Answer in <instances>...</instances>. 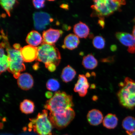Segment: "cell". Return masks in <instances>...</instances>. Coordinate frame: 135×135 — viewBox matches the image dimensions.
<instances>
[{
    "mask_svg": "<svg viewBox=\"0 0 135 135\" xmlns=\"http://www.w3.org/2000/svg\"><path fill=\"white\" fill-rule=\"evenodd\" d=\"M1 37L3 40L1 45L6 48L9 61L8 70L16 79H18L21 75L20 73L24 71L25 67L21 52V50L12 48L8 42L7 37L5 35L3 30L1 31Z\"/></svg>",
    "mask_w": 135,
    "mask_h": 135,
    "instance_id": "cell-1",
    "label": "cell"
},
{
    "mask_svg": "<svg viewBox=\"0 0 135 135\" xmlns=\"http://www.w3.org/2000/svg\"><path fill=\"white\" fill-rule=\"evenodd\" d=\"M38 55L37 60L43 62L50 71H55L59 65L61 57L58 49L54 45L42 43L38 47Z\"/></svg>",
    "mask_w": 135,
    "mask_h": 135,
    "instance_id": "cell-2",
    "label": "cell"
},
{
    "mask_svg": "<svg viewBox=\"0 0 135 135\" xmlns=\"http://www.w3.org/2000/svg\"><path fill=\"white\" fill-rule=\"evenodd\" d=\"M93 1L94 4L91 7L93 10L91 16L98 17L99 18H104L105 17L121 10V6L125 5L126 3V1L121 0H97Z\"/></svg>",
    "mask_w": 135,
    "mask_h": 135,
    "instance_id": "cell-3",
    "label": "cell"
},
{
    "mask_svg": "<svg viewBox=\"0 0 135 135\" xmlns=\"http://www.w3.org/2000/svg\"><path fill=\"white\" fill-rule=\"evenodd\" d=\"M120 89L117 96L121 105L128 109L135 107V81L129 77H126L124 81L119 85Z\"/></svg>",
    "mask_w": 135,
    "mask_h": 135,
    "instance_id": "cell-4",
    "label": "cell"
},
{
    "mask_svg": "<svg viewBox=\"0 0 135 135\" xmlns=\"http://www.w3.org/2000/svg\"><path fill=\"white\" fill-rule=\"evenodd\" d=\"M74 105L72 96L59 91L47 101L45 108L50 112L58 113L72 108Z\"/></svg>",
    "mask_w": 135,
    "mask_h": 135,
    "instance_id": "cell-5",
    "label": "cell"
},
{
    "mask_svg": "<svg viewBox=\"0 0 135 135\" xmlns=\"http://www.w3.org/2000/svg\"><path fill=\"white\" fill-rule=\"evenodd\" d=\"M28 124L30 129H33L38 135H51L53 128L48 116V112L44 110L39 113L36 118L30 119Z\"/></svg>",
    "mask_w": 135,
    "mask_h": 135,
    "instance_id": "cell-6",
    "label": "cell"
},
{
    "mask_svg": "<svg viewBox=\"0 0 135 135\" xmlns=\"http://www.w3.org/2000/svg\"><path fill=\"white\" fill-rule=\"evenodd\" d=\"M75 115L74 109L70 108L58 113L50 112L49 118L54 127L60 129L66 127L73 120Z\"/></svg>",
    "mask_w": 135,
    "mask_h": 135,
    "instance_id": "cell-7",
    "label": "cell"
},
{
    "mask_svg": "<svg viewBox=\"0 0 135 135\" xmlns=\"http://www.w3.org/2000/svg\"><path fill=\"white\" fill-rule=\"evenodd\" d=\"M33 18L35 28L38 30H45L53 21L49 14L43 12H35L33 15Z\"/></svg>",
    "mask_w": 135,
    "mask_h": 135,
    "instance_id": "cell-8",
    "label": "cell"
},
{
    "mask_svg": "<svg viewBox=\"0 0 135 135\" xmlns=\"http://www.w3.org/2000/svg\"><path fill=\"white\" fill-rule=\"evenodd\" d=\"M115 36L117 40L123 45L128 47L129 53H135V37L133 35L124 32H117Z\"/></svg>",
    "mask_w": 135,
    "mask_h": 135,
    "instance_id": "cell-9",
    "label": "cell"
},
{
    "mask_svg": "<svg viewBox=\"0 0 135 135\" xmlns=\"http://www.w3.org/2000/svg\"><path fill=\"white\" fill-rule=\"evenodd\" d=\"M62 33L63 31L61 30L51 28L44 31L42 35V43L50 45H54Z\"/></svg>",
    "mask_w": 135,
    "mask_h": 135,
    "instance_id": "cell-10",
    "label": "cell"
},
{
    "mask_svg": "<svg viewBox=\"0 0 135 135\" xmlns=\"http://www.w3.org/2000/svg\"><path fill=\"white\" fill-rule=\"evenodd\" d=\"M89 87V84L85 76L79 75L74 87V91L78 93L80 97H84L86 95Z\"/></svg>",
    "mask_w": 135,
    "mask_h": 135,
    "instance_id": "cell-11",
    "label": "cell"
},
{
    "mask_svg": "<svg viewBox=\"0 0 135 135\" xmlns=\"http://www.w3.org/2000/svg\"><path fill=\"white\" fill-rule=\"evenodd\" d=\"M21 53L24 61L30 62L37 60L38 55V47L28 45L22 48Z\"/></svg>",
    "mask_w": 135,
    "mask_h": 135,
    "instance_id": "cell-12",
    "label": "cell"
},
{
    "mask_svg": "<svg viewBox=\"0 0 135 135\" xmlns=\"http://www.w3.org/2000/svg\"><path fill=\"white\" fill-rule=\"evenodd\" d=\"M17 83L18 86L23 90H28L33 87V80L30 74L25 73L21 74L18 78Z\"/></svg>",
    "mask_w": 135,
    "mask_h": 135,
    "instance_id": "cell-13",
    "label": "cell"
},
{
    "mask_svg": "<svg viewBox=\"0 0 135 135\" xmlns=\"http://www.w3.org/2000/svg\"><path fill=\"white\" fill-rule=\"evenodd\" d=\"M88 122L91 125L97 126L103 120V115L102 113L99 110L94 109L89 111L87 116Z\"/></svg>",
    "mask_w": 135,
    "mask_h": 135,
    "instance_id": "cell-14",
    "label": "cell"
},
{
    "mask_svg": "<svg viewBox=\"0 0 135 135\" xmlns=\"http://www.w3.org/2000/svg\"><path fill=\"white\" fill-rule=\"evenodd\" d=\"M73 31L79 38H85L88 36L90 29L85 23L80 21L74 25Z\"/></svg>",
    "mask_w": 135,
    "mask_h": 135,
    "instance_id": "cell-15",
    "label": "cell"
},
{
    "mask_svg": "<svg viewBox=\"0 0 135 135\" xmlns=\"http://www.w3.org/2000/svg\"><path fill=\"white\" fill-rule=\"evenodd\" d=\"M80 40L76 35L70 33L65 37L64 40V46L69 50H72L77 48Z\"/></svg>",
    "mask_w": 135,
    "mask_h": 135,
    "instance_id": "cell-16",
    "label": "cell"
},
{
    "mask_svg": "<svg viewBox=\"0 0 135 135\" xmlns=\"http://www.w3.org/2000/svg\"><path fill=\"white\" fill-rule=\"evenodd\" d=\"M26 41L28 45L36 47L43 42V38L38 32L33 30L28 34Z\"/></svg>",
    "mask_w": 135,
    "mask_h": 135,
    "instance_id": "cell-17",
    "label": "cell"
},
{
    "mask_svg": "<svg viewBox=\"0 0 135 135\" xmlns=\"http://www.w3.org/2000/svg\"><path fill=\"white\" fill-rule=\"evenodd\" d=\"M118 119L115 114L109 113L107 114L103 120V125L107 129H114L117 126Z\"/></svg>",
    "mask_w": 135,
    "mask_h": 135,
    "instance_id": "cell-18",
    "label": "cell"
},
{
    "mask_svg": "<svg viewBox=\"0 0 135 135\" xmlns=\"http://www.w3.org/2000/svg\"><path fill=\"white\" fill-rule=\"evenodd\" d=\"M76 75L75 70L70 65H67L62 71L61 78L65 83L70 82L75 78Z\"/></svg>",
    "mask_w": 135,
    "mask_h": 135,
    "instance_id": "cell-19",
    "label": "cell"
},
{
    "mask_svg": "<svg viewBox=\"0 0 135 135\" xmlns=\"http://www.w3.org/2000/svg\"><path fill=\"white\" fill-rule=\"evenodd\" d=\"M82 64L85 69L93 70L97 67L98 62L93 55L89 54L83 57Z\"/></svg>",
    "mask_w": 135,
    "mask_h": 135,
    "instance_id": "cell-20",
    "label": "cell"
},
{
    "mask_svg": "<svg viewBox=\"0 0 135 135\" xmlns=\"http://www.w3.org/2000/svg\"><path fill=\"white\" fill-rule=\"evenodd\" d=\"M35 107L33 103L28 99L23 100L20 105V109L21 112L27 114L33 113Z\"/></svg>",
    "mask_w": 135,
    "mask_h": 135,
    "instance_id": "cell-21",
    "label": "cell"
},
{
    "mask_svg": "<svg viewBox=\"0 0 135 135\" xmlns=\"http://www.w3.org/2000/svg\"><path fill=\"white\" fill-rule=\"evenodd\" d=\"M122 126L126 132L134 131H135V118L131 116H128L123 119Z\"/></svg>",
    "mask_w": 135,
    "mask_h": 135,
    "instance_id": "cell-22",
    "label": "cell"
},
{
    "mask_svg": "<svg viewBox=\"0 0 135 135\" xmlns=\"http://www.w3.org/2000/svg\"><path fill=\"white\" fill-rule=\"evenodd\" d=\"M4 47L1 45V73L6 71L8 70L9 66V61L8 57L4 54Z\"/></svg>",
    "mask_w": 135,
    "mask_h": 135,
    "instance_id": "cell-23",
    "label": "cell"
},
{
    "mask_svg": "<svg viewBox=\"0 0 135 135\" xmlns=\"http://www.w3.org/2000/svg\"><path fill=\"white\" fill-rule=\"evenodd\" d=\"M17 2L14 0H3L1 1V6L9 16H11V11L16 4Z\"/></svg>",
    "mask_w": 135,
    "mask_h": 135,
    "instance_id": "cell-24",
    "label": "cell"
},
{
    "mask_svg": "<svg viewBox=\"0 0 135 135\" xmlns=\"http://www.w3.org/2000/svg\"><path fill=\"white\" fill-rule=\"evenodd\" d=\"M93 45L96 49L99 50L102 49L105 46V40L102 36H96L93 39Z\"/></svg>",
    "mask_w": 135,
    "mask_h": 135,
    "instance_id": "cell-25",
    "label": "cell"
},
{
    "mask_svg": "<svg viewBox=\"0 0 135 135\" xmlns=\"http://www.w3.org/2000/svg\"><path fill=\"white\" fill-rule=\"evenodd\" d=\"M47 89L50 91H55L59 89L60 87V84L59 82L55 79H50L46 84Z\"/></svg>",
    "mask_w": 135,
    "mask_h": 135,
    "instance_id": "cell-26",
    "label": "cell"
},
{
    "mask_svg": "<svg viewBox=\"0 0 135 135\" xmlns=\"http://www.w3.org/2000/svg\"><path fill=\"white\" fill-rule=\"evenodd\" d=\"M45 1H33V3L35 7L37 9L43 8L45 6Z\"/></svg>",
    "mask_w": 135,
    "mask_h": 135,
    "instance_id": "cell-27",
    "label": "cell"
},
{
    "mask_svg": "<svg viewBox=\"0 0 135 135\" xmlns=\"http://www.w3.org/2000/svg\"><path fill=\"white\" fill-rule=\"evenodd\" d=\"M114 56H110L107 58L101 59V61L105 63H113L114 60Z\"/></svg>",
    "mask_w": 135,
    "mask_h": 135,
    "instance_id": "cell-28",
    "label": "cell"
},
{
    "mask_svg": "<svg viewBox=\"0 0 135 135\" xmlns=\"http://www.w3.org/2000/svg\"><path fill=\"white\" fill-rule=\"evenodd\" d=\"M104 18H99L98 21V23L101 27L104 28L105 25V22H104Z\"/></svg>",
    "mask_w": 135,
    "mask_h": 135,
    "instance_id": "cell-29",
    "label": "cell"
},
{
    "mask_svg": "<svg viewBox=\"0 0 135 135\" xmlns=\"http://www.w3.org/2000/svg\"><path fill=\"white\" fill-rule=\"evenodd\" d=\"M45 96L46 97L48 98H51L53 97V94L51 92L48 91L45 94Z\"/></svg>",
    "mask_w": 135,
    "mask_h": 135,
    "instance_id": "cell-30",
    "label": "cell"
},
{
    "mask_svg": "<svg viewBox=\"0 0 135 135\" xmlns=\"http://www.w3.org/2000/svg\"><path fill=\"white\" fill-rule=\"evenodd\" d=\"M126 132L127 135H135V131L131 132L126 131Z\"/></svg>",
    "mask_w": 135,
    "mask_h": 135,
    "instance_id": "cell-31",
    "label": "cell"
},
{
    "mask_svg": "<svg viewBox=\"0 0 135 135\" xmlns=\"http://www.w3.org/2000/svg\"><path fill=\"white\" fill-rule=\"evenodd\" d=\"M116 48H117V47H116L115 46H114V45H113L112 47H111V50H112L113 51L116 50Z\"/></svg>",
    "mask_w": 135,
    "mask_h": 135,
    "instance_id": "cell-32",
    "label": "cell"
},
{
    "mask_svg": "<svg viewBox=\"0 0 135 135\" xmlns=\"http://www.w3.org/2000/svg\"><path fill=\"white\" fill-rule=\"evenodd\" d=\"M133 35L135 37V25L133 27Z\"/></svg>",
    "mask_w": 135,
    "mask_h": 135,
    "instance_id": "cell-33",
    "label": "cell"
},
{
    "mask_svg": "<svg viewBox=\"0 0 135 135\" xmlns=\"http://www.w3.org/2000/svg\"><path fill=\"white\" fill-rule=\"evenodd\" d=\"M68 135V134H65V135Z\"/></svg>",
    "mask_w": 135,
    "mask_h": 135,
    "instance_id": "cell-34",
    "label": "cell"
}]
</instances>
